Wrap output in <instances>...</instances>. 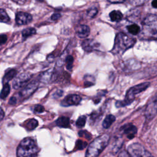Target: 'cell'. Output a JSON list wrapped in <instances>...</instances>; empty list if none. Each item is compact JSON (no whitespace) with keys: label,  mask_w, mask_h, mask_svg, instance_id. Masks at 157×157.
<instances>
[{"label":"cell","mask_w":157,"mask_h":157,"mask_svg":"<svg viewBox=\"0 0 157 157\" xmlns=\"http://www.w3.org/2000/svg\"><path fill=\"white\" fill-rule=\"evenodd\" d=\"M141 31L142 38L145 40L157 39V16L153 14L148 15L142 22Z\"/></svg>","instance_id":"1"},{"label":"cell","mask_w":157,"mask_h":157,"mask_svg":"<svg viewBox=\"0 0 157 157\" xmlns=\"http://www.w3.org/2000/svg\"><path fill=\"white\" fill-rule=\"evenodd\" d=\"M110 140V137L107 134L98 136L88 145L85 157H98L107 147Z\"/></svg>","instance_id":"2"},{"label":"cell","mask_w":157,"mask_h":157,"mask_svg":"<svg viewBox=\"0 0 157 157\" xmlns=\"http://www.w3.org/2000/svg\"><path fill=\"white\" fill-rule=\"evenodd\" d=\"M135 43L136 39L134 38L123 33H119L115 37L112 52L115 54H122L126 50L131 48Z\"/></svg>","instance_id":"3"},{"label":"cell","mask_w":157,"mask_h":157,"mask_svg":"<svg viewBox=\"0 0 157 157\" xmlns=\"http://www.w3.org/2000/svg\"><path fill=\"white\" fill-rule=\"evenodd\" d=\"M39 149L33 139L30 137L23 139L17 150V157H35Z\"/></svg>","instance_id":"4"},{"label":"cell","mask_w":157,"mask_h":157,"mask_svg":"<svg viewBox=\"0 0 157 157\" xmlns=\"http://www.w3.org/2000/svg\"><path fill=\"white\" fill-rule=\"evenodd\" d=\"M150 85L149 82H143L131 87L127 91L124 99L123 101H117L115 104L117 107H124L131 104L134 101L136 95L147 90L150 86Z\"/></svg>","instance_id":"5"},{"label":"cell","mask_w":157,"mask_h":157,"mask_svg":"<svg viewBox=\"0 0 157 157\" xmlns=\"http://www.w3.org/2000/svg\"><path fill=\"white\" fill-rule=\"evenodd\" d=\"M128 152L132 157H154L139 143H133L128 147Z\"/></svg>","instance_id":"6"},{"label":"cell","mask_w":157,"mask_h":157,"mask_svg":"<svg viewBox=\"0 0 157 157\" xmlns=\"http://www.w3.org/2000/svg\"><path fill=\"white\" fill-rule=\"evenodd\" d=\"M39 81L33 80L28 83L25 86L22 90L18 93V98L20 100H23L28 98L38 88Z\"/></svg>","instance_id":"7"},{"label":"cell","mask_w":157,"mask_h":157,"mask_svg":"<svg viewBox=\"0 0 157 157\" xmlns=\"http://www.w3.org/2000/svg\"><path fill=\"white\" fill-rule=\"evenodd\" d=\"M32 77V75L28 72H24L16 76L12 82L13 88L19 89L26 86Z\"/></svg>","instance_id":"8"},{"label":"cell","mask_w":157,"mask_h":157,"mask_svg":"<svg viewBox=\"0 0 157 157\" xmlns=\"http://www.w3.org/2000/svg\"><path fill=\"white\" fill-rule=\"evenodd\" d=\"M157 113V96L155 97V98L150 102V103L147 105L145 111V115L147 118L151 120L153 118L156 114Z\"/></svg>","instance_id":"9"},{"label":"cell","mask_w":157,"mask_h":157,"mask_svg":"<svg viewBox=\"0 0 157 157\" xmlns=\"http://www.w3.org/2000/svg\"><path fill=\"white\" fill-rule=\"evenodd\" d=\"M81 99V97L78 94H69L63 99L61 102V105L63 106L76 105L80 104Z\"/></svg>","instance_id":"10"},{"label":"cell","mask_w":157,"mask_h":157,"mask_svg":"<svg viewBox=\"0 0 157 157\" xmlns=\"http://www.w3.org/2000/svg\"><path fill=\"white\" fill-rule=\"evenodd\" d=\"M15 21L19 25H27L32 21V16L28 13L20 12L16 14Z\"/></svg>","instance_id":"11"},{"label":"cell","mask_w":157,"mask_h":157,"mask_svg":"<svg viewBox=\"0 0 157 157\" xmlns=\"http://www.w3.org/2000/svg\"><path fill=\"white\" fill-rule=\"evenodd\" d=\"M82 47L85 51L90 52L97 50L99 47V44L93 39H85L82 44Z\"/></svg>","instance_id":"12"},{"label":"cell","mask_w":157,"mask_h":157,"mask_svg":"<svg viewBox=\"0 0 157 157\" xmlns=\"http://www.w3.org/2000/svg\"><path fill=\"white\" fill-rule=\"evenodd\" d=\"M121 129L129 139L134 138L137 133V128L131 123L123 125Z\"/></svg>","instance_id":"13"},{"label":"cell","mask_w":157,"mask_h":157,"mask_svg":"<svg viewBox=\"0 0 157 157\" xmlns=\"http://www.w3.org/2000/svg\"><path fill=\"white\" fill-rule=\"evenodd\" d=\"M54 72L52 70H48L39 75V80L40 82L44 83L50 82L53 78Z\"/></svg>","instance_id":"14"},{"label":"cell","mask_w":157,"mask_h":157,"mask_svg":"<svg viewBox=\"0 0 157 157\" xmlns=\"http://www.w3.org/2000/svg\"><path fill=\"white\" fill-rule=\"evenodd\" d=\"M78 36L80 38H86L90 34V28L86 25H80L76 30Z\"/></svg>","instance_id":"15"},{"label":"cell","mask_w":157,"mask_h":157,"mask_svg":"<svg viewBox=\"0 0 157 157\" xmlns=\"http://www.w3.org/2000/svg\"><path fill=\"white\" fill-rule=\"evenodd\" d=\"M56 124L61 128H69L70 126L69 118L66 117H61L56 120Z\"/></svg>","instance_id":"16"},{"label":"cell","mask_w":157,"mask_h":157,"mask_svg":"<svg viewBox=\"0 0 157 157\" xmlns=\"http://www.w3.org/2000/svg\"><path fill=\"white\" fill-rule=\"evenodd\" d=\"M16 74H17V71L14 69H10L9 71H7L4 74V76L3 77L4 84L8 83L9 81L15 78L16 76Z\"/></svg>","instance_id":"17"},{"label":"cell","mask_w":157,"mask_h":157,"mask_svg":"<svg viewBox=\"0 0 157 157\" xmlns=\"http://www.w3.org/2000/svg\"><path fill=\"white\" fill-rule=\"evenodd\" d=\"M38 125V121L34 118H31L28 120L24 123L25 128L28 131H32Z\"/></svg>","instance_id":"18"},{"label":"cell","mask_w":157,"mask_h":157,"mask_svg":"<svg viewBox=\"0 0 157 157\" xmlns=\"http://www.w3.org/2000/svg\"><path fill=\"white\" fill-rule=\"evenodd\" d=\"M115 121V117L114 115L111 114L107 115L102 121V126L104 128L107 129L110 127V126L114 123Z\"/></svg>","instance_id":"19"},{"label":"cell","mask_w":157,"mask_h":157,"mask_svg":"<svg viewBox=\"0 0 157 157\" xmlns=\"http://www.w3.org/2000/svg\"><path fill=\"white\" fill-rule=\"evenodd\" d=\"M109 17L111 21L118 22L123 18V14L119 10H113L109 13Z\"/></svg>","instance_id":"20"},{"label":"cell","mask_w":157,"mask_h":157,"mask_svg":"<svg viewBox=\"0 0 157 157\" xmlns=\"http://www.w3.org/2000/svg\"><path fill=\"white\" fill-rule=\"evenodd\" d=\"M84 86L85 87H89L93 85L95 83V78L93 75H85L83 78Z\"/></svg>","instance_id":"21"},{"label":"cell","mask_w":157,"mask_h":157,"mask_svg":"<svg viewBox=\"0 0 157 157\" xmlns=\"http://www.w3.org/2000/svg\"><path fill=\"white\" fill-rule=\"evenodd\" d=\"M10 93V85L8 83H4L3 88L0 93V98L2 99H4L7 98Z\"/></svg>","instance_id":"22"},{"label":"cell","mask_w":157,"mask_h":157,"mask_svg":"<svg viewBox=\"0 0 157 157\" xmlns=\"http://www.w3.org/2000/svg\"><path fill=\"white\" fill-rule=\"evenodd\" d=\"M128 32L132 35H137L140 32V27L136 24H132L127 26Z\"/></svg>","instance_id":"23"},{"label":"cell","mask_w":157,"mask_h":157,"mask_svg":"<svg viewBox=\"0 0 157 157\" xmlns=\"http://www.w3.org/2000/svg\"><path fill=\"white\" fill-rule=\"evenodd\" d=\"M10 21V17L7 12L2 9H0V22L9 23Z\"/></svg>","instance_id":"24"},{"label":"cell","mask_w":157,"mask_h":157,"mask_svg":"<svg viewBox=\"0 0 157 157\" xmlns=\"http://www.w3.org/2000/svg\"><path fill=\"white\" fill-rule=\"evenodd\" d=\"M36 33V31L33 28H28L24 29L22 31V36L24 38H26Z\"/></svg>","instance_id":"25"},{"label":"cell","mask_w":157,"mask_h":157,"mask_svg":"<svg viewBox=\"0 0 157 157\" xmlns=\"http://www.w3.org/2000/svg\"><path fill=\"white\" fill-rule=\"evenodd\" d=\"M86 123V117L85 115H82L78 117L76 121V126L78 128H82L85 126Z\"/></svg>","instance_id":"26"},{"label":"cell","mask_w":157,"mask_h":157,"mask_svg":"<svg viewBox=\"0 0 157 157\" xmlns=\"http://www.w3.org/2000/svg\"><path fill=\"white\" fill-rule=\"evenodd\" d=\"M87 145V143L85 141H83L82 140H77L75 142V148L76 150H83Z\"/></svg>","instance_id":"27"},{"label":"cell","mask_w":157,"mask_h":157,"mask_svg":"<svg viewBox=\"0 0 157 157\" xmlns=\"http://www.w3.org/2000/svg\"><path fill=\"white\" fill-rule=\"evenodd\" d=\"M74 58L72 56H67L66 58V68L68 70H71L73 66Z\"/></svg>","instance_id":"28"},{"label":"cell","mask_w":157,"mask_h":157,"mask_svg":"<svg viewBox=\"0 0 157 157\" xmlns=\"http://www.w3.org/2000/svg\"><path fill=\"white\" fill-rule=\"evenodd\" d=\"M78 134H79L80 137H83L86 138L88 140H90L91 138V135L88 132H87L86 131L82 130V131H79Z\"/></svg>","instance_id":"29"},{"label":"cell","mask_w":157,"mask_h":157,"mask_svg":"<svg viewBox=\"0 0 157 157\" xmlns=\"http://www.w3.org/2000/svg\"><path fill=\"white\" fill-rule=\"evenodd\" d=\"M97 13H98L97 9L95 7H93V8H91L88 10L87 15L90 18H93L97 14Z\"/></svg>","instance_id":"30"},{"label":"cell","mask_w":157,"mask_h":157,"mask_svg":"<svg viewBox=\"0 0 157 157\" xmlns=\"http://www.w3.org/2000/svg\"><path fill=\"white\" fill-rule=\"evenodd\" d=\"M129 1L132 5L141 6L144 3L145 0H129Z\"/></svg>","instance_id":"31"},{"label":"cell","mask_w":157,"mask_h":157,"mask_svg":"<svg viewBox=\"0 0 157 157\" xmlns=\"http://www.w3.org/2000/svg\"><path fill=\"white\" fill-rule=\"evenodd\" d=\"M44 110H45V109L42 105H37L34 107V111L37 113H42Z\"/></svg>","instance_id":"32"},{"label":"cell","mask_w":157,"mask_h":157,"mask_svg":"<svg viewBox=\"0 0 157 157\" xmlns=\"http://www.w3.org/2000/svg\"><path fill=\"white\" fill-rule=\"evenodd\" d=\"M118 157H132V156L129 154L128 151L123 150L120 153Z\"/></svg>","instance_id":"33"},{"label":"cell","mask_w":157,"mask_h":157,"mask_svg":"<svg viewBox=\"0 0 157 157\" xmlns=\"http://www.w3.org/2000/svg\"><path fill=\"white\" fill-rule=\"evenodd\" d=\"M7 41V36L6 34L0 35V45L4 44Z\"/></svg>","instance_id":"34"},{"label":"cell","mask_w":157,"mask_h":157,"mask_svg":"<svg viewBox=\"0 0 157 157\" xmlns=\"http://www.w3.org/2000/svg\"><path fill=\"white\" fill-rule=\"evenodd\" d=\"M17 98H16V97L15 96H12L10 98V99H9V104H10V105H15V104H17Z\"/></svg>","instance_id":"35"},{"label":"cell","mask_w":157,"mask_h":157,"mask_svg":"<svg viewBox=\"0 0 157 157\" xmlns=\"http://www.w3.org/2000/svg\"><path fill=\"white\" fill-rule=\"evenodd\" d=\"M61 17V15L58 13H53L52 17H51V19L52 20H58L59 18Z\"/></svg>","instance_id":"36"},{"label":"cell","mask_w":157,"mask_h":157,"mask_svg":"<svg viewBox=\"0 0 157 157\" xmlns=\"http://www.w3.org/2000/svg\"><path fill=\"white\" fill-rule=\"evenodd\" d=\"M12 1L18 5H23L26 2V0H12Z\"/></svg>","instance_id":"37"},{"label":"cell","mask_w":157,"mask_h":157,"mask_svg":"<svg viewBox=\"0 0 157 157\" xmlns=\"http://www.w3.org/2000/svg\"><path fill=\"white\" fill-rule=\"evenodd\" d=\"M4 117V112L1 107H0V121L2 120Z\"/></svg>","instance_id":"38"},{"label":"cell","mask_w":157,"mask_h":157,"mask_svg":"<svg viewBox=\"0 0 157 157\" xmlns=\"http://www.w3.org/2000/svg\"><path fill=\"white\" fill-rule=\"evenodd\" d=\"M109 2L112 3H120L124 2L125 0H108Z\"/></svg>","instance_id":"39"},{"label":"cell","mask_w":157,"mask_h":157,"mask_svg":"<svg viewBox=\"0 0 157 157\" xmlns=\"http://www.w3.org/2000/svg\"><path fill=\"white\" fill-rule=\"evenodd\" d=\"M151 5L153 7L157 9V0H153L151 2Z\"/></svg>","instance_id":"40"}]
</instances>
